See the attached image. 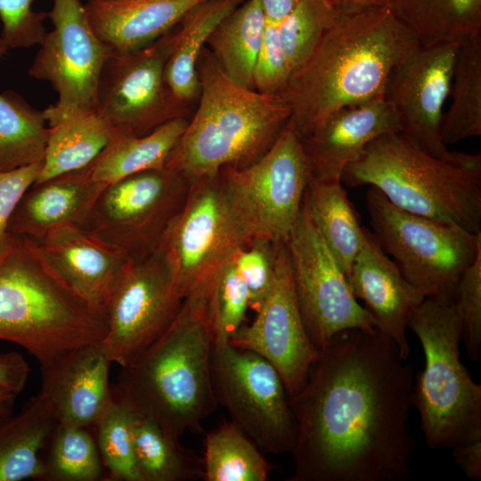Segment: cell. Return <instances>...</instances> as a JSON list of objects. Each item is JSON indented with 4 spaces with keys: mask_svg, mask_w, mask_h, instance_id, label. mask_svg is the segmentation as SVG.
Wrapping results in <instances>:
<instances>
[{
    "mask_svg": "<svg viewBox=\"0 0 481 481\" xmlns=\"http://www.w3.org/2000/svg\"><path fill=\"white\" fill-rule=\"evenodd\" d=\"M379 331L348 329L318 352L289 397L296 424L289 481H406L413 369Z\"/></svg>",
    "mask_w": 481,
    "mask_h": 481,
    "instance_id": "obj_1",
    "label": "cell"
},
{
    "mask_svg": "<svg viewBox=\"0 0 481 481\" xmlns=\"http://www.w3.org/2000/svg\"><path fill=\"white\" fill-rule=\"evenodd\" d=\"M419 46L387 4L336 15L279 94L300 139L337 110L383 97L393 69Z\"/></svg>",
    "mask_w": 481,
    "mask_h": 481,
    "instance_id": "obj_2",
    "label": "cell"
},
{
    "mask_svg": "<svg viewBox=\"0 0 481 481\" xmlns=\"http://www.w3.org/2000/svg\"><path fill=\"white\" fill-rule=\"evenodd\" d=\"M216 279L187 295L167 330L120 367L114 398L169 434L200 433L217 406L212 379L211 294Z\"/></svg>",
    "mask_w": 481,
    "mask_h": 481,
    "instance_id": "obj_3",
    "label": "cell"
},
{
    "mask_svg": "<svg viewBox=\"0 0 481 481\" xmlns=\"http://www.w3.org/2000/svg\"><path fill=\"white\" fill-rule=\"evenodd\" d=\"M196 71L200 96L166 163L190 180L224 167L240 169L253 164L290 118V109L280 96L230 79L207 47L199 55Z\"/></svg>",
    "mask_w": 481,
    "mask_h": 481,
    "instance_id": "obj_4",
    "label": "cell"
},
{
    "mask_svg": "<svg viewBox=\"0 0 481 481\" xmlns=\"http://www.w3.org/2000/svg\"><path fill=\"white\" fill-rule=\"evenodd\" d=\"M341 183L379 190L395 207L481 232V154L435 157L401 132L372 140L344 168Z\"/></svg>",
    "mask_w": 481,
    "mask_h": 481,
    "instance_id": "obj_5",
    "label": "cell"
},
{
    "mask_svg": "<svg viewBox=\"0 0 481 481\" xmlns=\"http://www.w3.org/2000/svg\"><path fill=\"white\" fill-rule=\"evenodd\" d=\"M106 314L64 285L28 242L14 236L0 254V340L17 344L40 366L102 340Z\"/></svg>",
    "mask_w": 481,
    "mask_h": 481,
    "instance_id": "obj_6",
    "label": "cell"
},
{
    "mask_svg": "<svg viewBox=\"0 0 481 481\" xmlns=\"http://www.w3.org/2000/svg\"><path fill=\"white\" fill-rule=\"evenodd\" d=\"M408 327L418 337L425 367L416 376L412 405L430 449L481 439V385L460 359L461 327L453 298L427 297Z\"/></svg>",
    "mask_w": 481,
    "mask_h": 481,
    "instance_id": "obj_7",
    "label": "cell"
},
{
    "mask_svg": "<svg viewBox=\"0 0 481 481\" xmlns=\"http://www.w3.org/2000/svg\"><path fill=\"white\" fill-rule=\"evenodd\" d=\"M366 203L372 234L404 277L426 298H453L462 273L481 253V232L406 212L373 186Z\"/></svg>",
    "mask_w": 481,
    "mask_h": 481,
    "instance_id": "obj_8",
    "label": "cell"
},
{
    "mask_svg": "<svg viewBox=\"0 0 481 481\" xmlns=\"http://www.w3.org/2000/svg\"><path fill=\"white\" fill-rule=\"evenodd\" d=\"M231 205L249 241H285L299 216L310 179L301 139L286 123L256 162L219 170Z\"/></svg>",
    "mask_w": 481,
    "mask_h": 481,
    "instance_id": "obj_9",
    "label": "cell"
},
{
    "mask_svg": "<svg viewBox=\"0 0 481 481\" xmlns=\"http://www.w3.org/2000/svg\"><path fill=\"white\" fill-rule=\"evenodd\" d=\"M249 242L218 171L191 180L185 204L159 249L183 299L214 281L233 254Z\"/></svg>",
    "mask_w": 481,
    "mask_h": 481,
    "instance_id": "obj_10",
    "label": "cell"
},
{
    "mask_svg": "<svg viewBox=\"0 0 481 481\" xmlns=\"http://www.w3.org/2000/svg\"><path fill=\"white\" fill-rule=\"evenodd\" d=\"M191 180L164 166L107 184L86 229L138 261L156 251L183 209Z\"/></svg>",
    "mask_w": 481,
    "mask_h": 481,
    "instance_id": "obj_11",
    "label": "cell"
},
{
    "mask_svg": "<svg viewBox=\"0 0 481 481\" xmlns=\"http://www.w3.org/2000/svg\"><path fill=\"white\" fill-rule=\"evenodd\" d=\"M46 32L29 69V76L47 81L57 101L43 110L48 126L77 111L97 110L102 69L112 55L94 31L80 0H53Z\"/></svg>",
    "mask_w": 481,
    "mask_h": 481,
    "instance_id": "obj_12",
    "label": "cell"
},
{
    "mask_svg": "<svg viewBox=\"0 0 481 481\" xmlns=\"http://www.w3.org/2000/svg\"><path fill=\"white\" fill-rule=\"evenodd\" d=\"M177 24L152 43L112 53L106 61L99 81L96 110L114 129L143 136L173 119L189 118L192 114L195 107L180 101L165 79Z\"/></svg>",
    "mask_w": 481,
    "mask_h": 481,
    "instance_id": "obj_13",
    "label": "cell"
},
{
    "mask_svg": "<svg viewBox=\"0 0 481 481\" xmlns=\"http://www.w3.org/2000/svg\"><path fill=\"white\" fill-rule=\"evenodd\" d=\"M212 379L217 404L263 451L290 452L296 424L284 384L259 355L228 344L214 349Z\"/></svg>",
    "mask_w": 481,
    "mask_h": 481,
    "instance_id": "obj_14",
    "label": "cell"
},
{
    "mask_svg": "<svg viewBox=\"0 0 481 481\" xmlns=\"http://www.w3.org/2000/svg\"><path fill=\"white\" fill-rule=\"evenodd\" d=\"M284 242L305 328L318 352L340 331L376 328L370 314L352 293L346 274L303 203L298 220Z\"/></svg>",
    "mask_w": 481,
    "mask_h": 481,
    "instance_id": "obj_15",
    "label": "cell"
},
{
    "mask_svg": "<svg viewBox=\"0 0 481 481\" xmlns=\"http://www.w3.org/2000/svg\"><path fill=\"white\" fill-rule=\"evenodd\" d=\"M183 300L159 248L133 261L105 306L107 331L101 343L111 363L125 366L158 339L175 320Z\"/></svg>",
    "mask_w": 481,
    "mask_h": 481,
    "instance_id": "obj_16",
    "label": "cell"
},
{
    "mask_svg": "<svg viewBox=\"0 0 481 481\" xmlns=\"http://www.w3.org/2000/svg\"><path fill=\"white\" fill-rule=\"evenodd\" d=\"M229 344L269 362L279 373L289 397L306 384L318 351L305 328L284 241L277 242L275 277L269 294L253 322L243 324Z\"/></svg>",
    "mask_w": 481,
    "mask_h": 481,
    "instance_id": "obj_17",
    "label": "cell"
},
{
    "mask_svg": "<svg viewBox=\"0 0 481 481\" xmlns=\"http://www.w3.org/2000/svg\"><path fill=\"white\" fill-rule=\"evenodd\" d=\"M460 44L419 46L393 69L383 93L398 115L401 133L441 159L453 154L443 143L441 122Z\"/></svg>",
    "mask_w": 481,
    "mask_h": 481,
    "instance_id": "obj_18",
    "label": "cell"
},
{
    "mask_svg": "<svg viewBox=\"0 0 481 481\" xmlns=\"http://www.w3.org/2000/svg\"><path fill=\"white\" fill-rule=\"evenodd\" d=\"M23 239L64 285L104 314L110 294L133 262L81 226L64 225L38 240Z\"/></svg>",
    "mask_w": 481,
    "mask_h": 481,
    "instance_id": "obj_19",
    "label": "cell"
},
{
    "mask_svg": "<svg viewBox=\"0 0 481 481\" xmlns=\"http://www.w3.org/2000/svg\"><path fill=\"white\" fill-rule=\"evenodd\" d=\"M112 363L102 343L79 346L40 366V393L58 423L94 428L114 401L109 372Z\"/></svg>",
    "mask_w": 481,
    "mask_h": 481,
    "instance_id": "obj_20",
    "label": "cell"
},
{
    "mask_svg": "<svg viewBox=\"0 0 481 481\" xmlns=\"http://www.w3.org/2000/svg\"><path fill=\"white\" fill-rule=\"evenodd\" d=\"M401 132L398 115L383 97L332 112L301 138L310 179L340 180L344 168L384 134Z\"/></svg>",
    "mask_w": 481,
    "mask_h": 481,
    "instance_id": "obj_21",
    "label": "cell"
},
{
    "mask_svg": "<svg viewBox=\"0 0 481 481\" xmlns=\"http://www.w3.org/2000/svg\"><path fill=\"white\" fill-rule=\"evenodd\" d=\"M346 278L355 298L364 302L375 327L391 338L407 359L410 346L406 329L426 296L404 277L364 227L361 249Z\"/></svg>",
    "mask_w": 481,
    "mask_h": 481,
    "instance_id": "obj_22",
    "label": "cell"
},
{
    "mask_svg": "<svg viewBox=\"0 0 481 481\" xmlns=\"http://www.w3.org/2000/svg\"><path fill=\"white\" fill-rule=\"evenodd\" d=\"M106 185L90 179L85 168L34 183L19 202L9 232L38 240L64 225L86 228Z\"/></svg>",
    "mask_w": 481,
    "mask_h": 481,
    "instance_id": "obj_23",
    "label": "cell"
},
{
    "mask_svg": "<svg viewBox=\"0 0 481 481\" xmlns=\"http://www.w3.org/2000/svg\"><path fill=\"white\" fill-rule=\"evenodd\" d=\"M207 0H86L87 19L113 53L142 48L174 28Z\"/></svg>",
    "mask_w": 481,
    "mask_h": 481,
    "instance_id": "obj_24",
    "label": "cell"
},
{
    "mask_svg": "<svg viewBox=\"0 0 481 481\" xmlns=\"http://www.w3.org/2000/svg\"><path fill=\"white\" fill-rule=\"evenodd\" d=\"M57 423L40 392L19 412L0 415V481L42 480V452Z\"/></svg>",
    "mask_w": 481,
    "mask_h": 481,
    "instance_id": "obj_25",
    "label": "cell"
},
{
    "mask_svg": "<svg viewBox=\"0 0 481 481\" xmlns=\"http://www.w3.org/2000/svg\"><path fill=\"white\" fill-rule=\"evenodd\" d=\"M188 119H173L143 136L114 129L106 146L85 167L87 175L93 181L110 184L138 172L166 166Z\"/></svg>",
    "mask_w": 481,
    "mask_h": 481,
    "instance_id": "obj_26",
    "label": "cell"
},
{
    "mask_svg": "<svg viewBox=\"0 0 481 481\" xmlns=\"http://www.w3.org/2000/svg\"><path fill=\"white\" fill-rule=\"evenodd\" d=\"M245 0H207L177 24L176 39L165 68V79L183 102L196 106L200 87L196 63L216 25Z\"/></svg>",
    "mask_w": 481,
    "mask_h": 481,
    "instance_id": "obj_27",
    "label": "cell"
},
{
    "mask_svg": "<svg viewBox=\"0 0 481 481\" xmlns=\"http://www.w3.org/2000/svg\"><path fill=\"white\" fill-rule=\"evenodd\" d=\"M303 204L343 273H350L361 249L363 227L340 180L309 179Z\"/></svg>",
    "mask_w": 481,
    "mask_h": 481,
    "instance_id": "obj_28",
    "label": "cell"
},
{
    "mask_svg": "<svg viewBox=\"0 0 481 481\" xmlns=\"http://www.w3.org/2000/svg\"><path fill=\"white\" fill-rule=\"evenodd\" d=\"M265 24L260 0H245L216 25L206 44L224 73L248 89H254V68Z\"/></svg>",
    "mask_w": 481,
    "mask_h": 481,
    "instance_id": "obj_29",
    "label": "cell"
},
{
    "mask_svg": "<svg viewBox=\"0 0 481 481\" xmlns=\"http://www.w3.org/2000/svg\"><path fill=\"white\" fill-rule=\"evenodd\" d=\"M420 46L461 43L481 34V0H388Z\"/></svg>",
    "mask_w": 481,
    "mask_h": 481,
    "instance_id": "obj_30",
    "label": "cell"
},
{
    "mask_svg": "<svg viewBox=\"0 0 481 481\" xmlns=\"http://www.w3.org/2000/svg\"><path fill=\"white\" fill-rule=\"evenodd\" d=\"M114 128L97 112L77 111L53 126L35 183L86 167L110 141Z\"/></svg>",
    "mask_w": 481,
    "mask_h": 481,
    "instance_id": "obj_31",
    "label": "cell"
},
{
    "mask_svg": "<svg viewBox=\"0 0 481 481\" xmlns=\"http://www.w3.org/2000/svg\"><path fill=\"white\" fill-rule=\"evenodd\" d=\"M135 460L142 481H193L203 478V461L180 437L143 416H133Z\"/></svg>",
    "mask_w": 481,
    "mask_h": 481,
    "instance_id": "obj_32",
    "label": "cell"
},
{
    "mask_svg": "<svg viewBox=\"0 0 481 481\" xmlns=\"http://www.w3.org/2000/svg\"><path fill=\"white\" fill-rule=\"evenodd\" d=\"M451 105L443 114L445 145L481 135V34L458 47L449 93Z\"/></svg>",
    "mask_w": 481,
    "mask_h": 481,
    "instance_id": "obj_33",
    "label": "cell"
},
{
    "mask_svg": "<svg viewBox=\"0 0 481 481\" xmlns=\"http://www.w3.org/2000/svg\"><path fill=\"white\" fill-rule=\"evenodd\" d=\"M43 110L17 93H0V171L42 161L49 134Z\"/></svg>",
    "mask_w": 481,
    "mask_h": 481,
    "instance_id": "obj_34",
    "label": "cell"
},
{
    "mask_svg": "<svg viewBox=\"0 0 481 481\" xmlns=\"http://www.w3.org/2000/svg\"><path fill=\"white\" fill-rule=\"evenodd\" d=\"M202 461L205 481H266L272 469L258 446L232 421L207 434Z\"/></svg>",
    "mask_w": 481,
    "mask_h": 481,
    "instance_id": "obj_35",
    "label": "cell"
},
{
    "mask_svg": "<svg viewBox=\"0 0 481 481\" xmlns=\"http://www.w3.org/2000/svg\"><path fill=\"white\" fill-rule=\"evenodd\" d=\"M45 481H98L103 464L89 428L57 423L41 455Z\"/></svg>",
    "mask_w": 481,
    "mask_h": 481,
    "instance_id": "obj_36",
    "label": "cell"
},
{
    "mask_svg": "<svg viewBox=\"0 0 481 481\" xmlns=\"http://www.w3.org/2000/svg\"><path fill=\"white\" fill-rule=\"evenodd\" d=\"M133 416L124 403L114 398L94 427L100 456L110 480L142 481L134 453Z\"/></svg>",
    "mask_w": 481,
    "mask_h": 481,
    "instance_id": "obj_37",
    "label": "cell"
},
{
    "mask_svg": "<svg viewBox=\"0 0 481 481\" xmlns=\"http://www.w3.org/2000/svg\"><path fill=\"white\" fill-rule=\"evenodd\" d=\"M335 16L323 0H303L274 23L290 74L306 59Z\"/></svg>",
    "mask_w": 481,
    "mask_h": 481,
    "instance_id": "obj_38",
    "label": "cell"
},
{
    "mask_svg": "<svg viewBox=\"0 0 481 481\" xmlns=\"http://www.w3.org/2000/svg\"><path fill=\"white\" fill-rule=\"evenodd\" d=\"M249 305V290L237 273L232 257L218 273L211 294L214 349L230 343L232 336L244 324Z\"/></svg>",
    "mask_w": 481,
    "mask_h": 481,
    "instance_id": "obj_39",
    "label": "cell"
},
{
    "mask_svg": "<svg viewBox=\"0 0 481 481\" xmlns=\"http://www.w3.org/2000/svg\"><path fill=\"white\" fill-rule=\"evenodd\" d=\"M277 242L254 238L232 256L235 269L247 286L255 313L269 294L275 277Z\"/></svg>",
    "mask_w": 481,
    "mask_h": 481,
    "instance_id": "obj_40",
    "label": "cell"
},
{
    "mask_svg": "<svg viewBox=\"0 0 481 481\" xmlns=\"http://www.w3.org/2000/svg\"><path fill=\"white\" fill-rule=\"evenodd\" d=\"M453 302L468 356L477 363L481 351V253L462 273Z\"/></svg>",
    "mask_w": 481,
    "mask_h": 481,
    "instance_id": "obj_41",
    "label": "cell"
},
{
    "mask_svg": "<svg viewBox=\"0 0 481 481\" xmlns=\"http://www.w3.org/2000/svg\"><path fill=\"white\" fill-rule=\"evenodd\" d=\"M34 0H0L1 37L9 49L40 45L47 12L32 9Z\"/></svg>",
    "mask_w": 481,
    "mask_h": 481,
    "instance_id": "obj_42",
    "label": "cell"
},
{
    "mask_svg": "<svg viewBox=\"0 0 481 481\" xmlns=\"http://www.w3.org/2000/svg\"><path fill=\"white\" fill-rule=\"evenodd\" d=\"M289 75L290 69L281 47L276 26L266 20L254 68V89L263 94L279 96Z\"/></svg>",
    "mask_w": 481,
    "mask_h": 481,
    "instance_id": "obj_43",
    "label": "cell"
},
{
    "mask_svg": "<svg viewBox=\"0 0 481 481\" xmlns=\"http://www.w3.org/2000/svg\"><path fill=\"white\" fill-rule=\"evenodd\" d=\"M43 160L7 171H0V254L11 244L9 225L25 192L36 182Z\"/></svg>",
    "mask_w": 481,
    "mask_h": 481,
    "instance_id": "obj_44",
    "label": "cell"
},
{
    "mask_svg": "<svg viewBox=\"0 0 481 481\" xmlns=\"http://www.w3.org/2000/svg\"><path fill=\"white\" fill-rule=\"evenodd\" d=\"M29 366L17 352L0 354V386L20 394L25 387L29 375Z\"/></svg>",
    "mask_w": 481,
    "mask_h": 481,
    "instance_id": "obj_45",
    "label": "cell"
},
{
    "mask_svg": "<svg viewBox=\"0 0 481 481\" xmlns=\"http://www.w3.org/2000/svg\"><path fill=\"white\" fill-rule=\"evenodd\" d=\"M455 463L470 480L481 477V439L456 444L451 448Z\"/></svg>",
    "mask_w": 481,
    "mask_h": 481,
    "instance_id": "obj_46",
    "label": "cell"
},
{
    "mask_svg": "<svg viewBox=\"0 0 481 481\" xmlns=\"http://www.w3.org/2000/svg\"><path fill=\"white\" fill-rule=\"evenodd\" d=\"M335 15H349L386 4L385 0H323Z\"/></svg>",
    "mask_w": 481,
    "mask_h": 481,
    "instance_id": "obj_47",
    "label": "cell"
},
{
    "mask_svg": "<svg viewBox=\"0 0 481 481\" xmlns=\"http://www.w3.org/2000/svg\"><path fill=\"white\" fill-rule=\"evenodd\" d=\"M303 0H260L268 22L278 23L289 15Z\"/></svg>",
    "mask_w": 481,
    "mask_h": 481,
    "instance_id": "obj_48",
    "label": "cell"
},
{
    "mask_svg": "<svg viewBox=\"0 0 481 481\" xmlns=\"http://www.w3.org/2000/svg\"><path fill=\"white\" fill-rule=\"evenodd\" d=\"M18 393L0 386V415L13 413Z\"/></svg>",
    "mask_w": 481,
    "mask_h": 481,
    "instance_id": "obj_49",
    "label": "cell"
},
{
    "mask_svg": "<svg viewBox=\"0 0 481 481\" xmlns=\"http://www.w3.org/2000/svg\"><path fill=\"white\" fill-rule=\"evenodd\" d=\"M8 50L9 47L7 46L4 39L0 37V58L5 55Z\"/></svg>",
    "mask_w": 481,
    "mask_h": 481,
    "instance_id": "obj_50",
    "label": "cell"
},
{
    "mask_svg": "<svg viewBox=\"0 0 481 481\" xmlns=\"http://www.w3.org/2000/svg\"><path fill=\"white\" fill-rule=\"evenodd\" d=\"M387 1H388V0H385L386 4H387Z\"/></svg>",
    "mask_w": 481,
    "mask_h": 481,
    "instance_id": "obj_51",
    "label": "cell"
}]
</instances>
